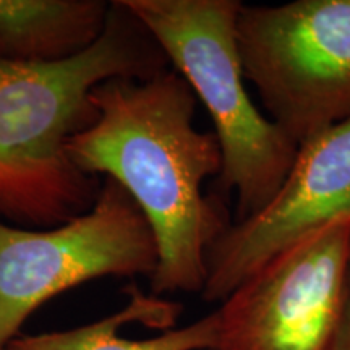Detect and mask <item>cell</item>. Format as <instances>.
Wrapping results in <instances>:
<instances>
[{
  "label": "cell",
  "instance_id": "obj_1",
  "mask_svg": "<svg viewBox=\"0 0 350 350\" xmlns=\"http://www.w3.org/2000/svg\"><path fill=\"white\" fill-rule=\"evenodd\" d=\"M98 117L68 139L81 172L112 178L129 191L157 242L151 294H201L204 253L229 227L224 201L201 193L222 167L214 131L193 126L196 96L167 68L156 77L111 78L90 93Z\"/></svg>",
  "mask_w": 350,
  "mask_h": 350
},
{
  "label": "cell",
  "instance_id": "obj_2",
  "mask_svg": "<svg viewBox=\"0 0 350 350\" xmlns=\"http://www.w3.org/2000/svg\"><path fill=\"white\" fill-rule=\"evenodd\" d=\"M164 51L122 0L83 54L59 64L0 59V216L26 227H55L90 211L103 180L81 172L68 139L98 112L90 93L111 78L156 77Z\"/></svg>",
  "mask_w": 350,
  "mask_h": 350
},
{
  "label": "cell",
  "instance_id": "obj_3",
  "mask_svg": "<svg viewBox=\"0 0 350 350\" xmlns=\"http://www.w3.org/2000/svg\"><path fill=\"white\" fill-rule=\"evenodd\" d=\"M146 26L170 67L211 116L222 154L214 190L235 193L237 221L269 203L294 164L299 144L262 116L247 93L240 60L239 0H122Z\"/></svg>",
  "mask_w": 350,
  "mask_h": 350
},
{
  "label": "cell",
  "instance_id": "obj_4",
  "mask_svg": "<svg viewBox=\"0 0 350 350\" xmlns=\"http://www.w3.org/2000/svg\"><path fill=\"white\" fill-rule=\"evenodd\" d=\"M237 42L245 80L299 146L350 119V0L242 5Z\"/></svg>",
  "mask_w": 350,
  "mask_h": 350
},
{
  "label": "cell",
  "instance_id": "obj_5",
  "mask_svg": "<svg viewBox=\"0 0 350 350\" xmlns=\"http://www.w3.org/2000/svg\"><path fill=\"white\" fill-rule=\"evenodd\" d=\"M152 229L124 187L103 178L94 206L47 230L0 222V350L47 300L94 279L154 273Z\"/></svg>",
  "mask_w": 350,
  "mask_h": 350
},
{
  "label": "cell",
  "instance_id": "obj_6",
  "mask_svg": "<svg viewBox=\"0 0 350 350\" xmlns=\"http://www.w3.org/2000/svg\"><path fill=\"white\" fill-rule=\"evenodd\" d=\"M350 275V217L288 245L232 291L216 350H332Z\"/></svg>",
  "mask_w": 350,
  "mask_h": 350
},
{
  "label": "cell",
  "instance_id": "obj_7",
  "mask_svg": "<svg viewBox=\"0 0 350 350\" xmlns=\"http://www.w3.org/2000/svg\"><path fill=\"white\" fill-rule=\"evenodd\" d=\"M350 217V119L299 146L281 188L204 253V301H222L266 261L310 232Z\"/></svg>",
  "mask_w": 350,
  "mask_h": 350
},
{
  "label": "cell",
  "instance_id": "obj_8",
  "mask_svg": "<svg viewBox=\"0 0 350 350\" xmlns=\"http://www.w3.org/2000/svg\"><path fill=\"white\" fill-rule=\"evenodd\" d=\"M120 312L67 331L16 336L3 350H216V312L174 327L182 304L130 286Z\"/></svg>",
  "mask_w": 350,
  "mask_h": 350
},
{
  "label": "cell",
  "instance_id": "obj_9",
  "mask_svg": "<svg viewBox=\"0 0 350 350\" xmlns=\"http://www.w3.org/2000/svg\"><path fill=\"white\" fill-rule=\"evenodd\" d=\"M106 0H0V59L59 64L93 47L106 29Z\"/></svg>",
  "mask_w": 350,
  "mask_h": 350
},
{
  "label": "cell",
  "instance_id": "obj_10",
  "mask_svg": "<svg viewBox=\"0 0 350 350\" xmlns=\"http://www.w3.org/2000/svg\"><path fill=\"white\" fill-rule=\"evenodd\" d=\"M332 350H350V275H349L347 299H345L342 319H340L339 331H338V336H336Z\"/></svg>",
  "mask_w": 350,
  "mask_h": 350
}]
</instances>
